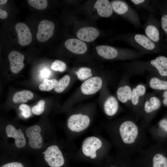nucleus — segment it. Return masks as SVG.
<instances>
[{"label": "nucleus", "mask_w": 167, "mask_h": 167, "mask_svg": "<svg viewBox=\"0 0 167 167\" xmlns=\"http://www.w3.org/2000/svg\"><path fill=\"white\" fill-rule=\"evenodd\" d=\"M145 128L131 120H126L120 124L118 133L122 153L133 156L149 145Z\"/></svg>", "instance_id": "obj_1"}, {"label": "nucleus", "mask_w": 167, "mask_h": 167, "mask_svg": "<svg viewBox=\"0 0 167 167\" xmlns=\"http://www.w3.org/2000/svg\"><path fill=\"white\" fill-rule=\"evenodd\" d=\"M157 145H149L137 155L139 158L149 164V167H167V157L158 151Z\"/></svg>", "instance_id": "obj_2"}, {"label": "nucleus", "mask_w": 167, "mask_h": 167, "mask_svg": "<svg viewBox=\"0 0 167 167\" xmlns=\"http://www.w3.org/2000/svg\"><path fill=\"white\" fill-rule=\"evenodd\" d=\"M42 153L44 154L45 161L51 167H60L64 164L62 153L56 145L48 147Z\"/></svg>", "instance_id": "obj_3"}, {"label": "nucleus", "mask_w": 167, "mask_h": 167, "mask_svg": "<svg viewBox=\"0 0 167 167\" xmlns=\"http://www.w3.org/2000/svg\"><path fill=\"white\" fill-rule=\"evenodd\" d=\"M90 123V119L87 115L81 114L71 116L67 122V126L71 131L79 132L87 128Z\"/></svg>", "instance_id": "obj_4"}, {"label": "nucleus", "mask_w": 167, "mask_h": 167, "mask_svg": "<svg viewBox=\"0 0 167 167\" xmlns=\"http://www.w3.org/2000/svg\"><path fill=\"white\" fill-rule=\"evenodd\" d=\"M102 145V142L99 138L93 136L88 137L82 143V152L85 156L94 159L97 156L96 151L101 147Z\"/></svg>", "instance_id": "obj_5"}, {"label": "nucleus", "mask_w": 167, "mask_h": 167, "mask_svg": "<svg viewBox=\"0 0 167 167\" xmlns=\"http://www.w3.org/2000/svg\"><path fill=\"white\" fill-rule=\"evenodd\" d=\"M54 28V25L52 21L47 20H41L38 26L37 39L41 42L47 41L53 36Z\"/></svg>", "instance_id": "obj_6"}, {"label": "nucleus", "mask_w": 167, "mask_h": 167, "mask_svg": "<svg viewBox=\"0 0 167 167\" xmlns=\"http://www.w3.org/2000/svg\"><path fill=\"white\" fill-rule=\"evenodd\" d=\"M41 129L37 125L32 126L26 130V134L29 138L28 143L33 149H40L42 146V138L40 134Z\"/></svg>", "instance_id": "obj_7"}, {"label": "nucleus", "mask_w": 167, "mask_h": 167, "mask_svg": "<svg viewBox=\"0 0 167 167\" xmlns=\"http://www.w3.org/2000/svg\"><path fill=\"white\" fill-rule=\"evenodd\" d=\"M101 79L97 76L91 78L85 81L81 85L82 92L85 95H91L96 92L102 85Z\"/></svg>", "instance_id": "obj_8"}, {"label": "nucleus", "mask_w": 167, "mask_h": 167, "mask_svg": "<svg viewBox=\"0 0 167 167\" xmlns=\"http://www.w3.org/2000/svg\"><path fill=\"white\" fill-rule=\"evenodd\" d=\"M19 44L22 46L29 44L32 41V35L28 26L24 23H19L15 26Z\"/></svg>", "instance_id": "obj_9"}, {"label": "nucleus", "mask_w": 167, "mask_h": 167, "mask_svg": "<svg viewBox=\"0 0 167 167\" xmlns=\"http://www.w3.org/2000/svg\"><path fill=\"white\" fill-rule=\"evenodd\" d=\"M8 57L11 70L13 73H17L23 68L24 56L22 54L17 51H12L9 54Z\"/></svg>", "instance_id": "obj_10"}, {"label": "nucleus", "mask_w": 167, "mask_h": 167, "mask_svg": "<svg viewBox=\"0 0 167 167\" xmlns=\"http://www.w3.org/2000/svg\"><path fill=\"white\" fill-rule=\"evenodd\" d=\"M6 131L8 137L15 138V144L17 147L21 148L25 146L26 140L24 135L20 129L17 130L14 126L8 125L6 127Z\"/></svg>", "instance_id": "obj_11"}, {"label": "nucleus", "mask_w": 167, "mask_h": 167, "mask_svg": "<svg viewBox=\"0 0 167 167\" xmlns=\"http://www.w3.org/2000/svg\"><path fill=\"white\" fill-rule=\"evenodd\" d=\"M66 48L72 53L77 54H82L87 51V47L82 41L77 39H69L65 43Z\"/></svg>", "instance_id": "obj_12"}, {"label": "nucleus", "mask_w": 167, "mask_h": 167, "mask_svg": "<svg viewBox=\"0 0 167 167\" xmlns=\"http://www.w3.org/2000/svg\"><path fill=\"white\" fill-rule=\"evenodd\" d=\"M99 34V32L96 28L92 27H87L79 29L76 35L80 40L89 42L95 40Z\"/></svg>", "instance_id": "obj_13"}, {"label": "nucleus", "mask_w": 167, "mask_h": 167, "mask_svg": "<svg viewBox=\"0 0 167 167\" xmlns=\"http://www.w3.org/2000/svg\"><path fill=\"white\" fill-rule=\"evenodd\" d=\"M94 8L96 9L98 14L101 17H107L111 15L113 9L109 1L98 0L96 2Z\"/></svg>", "instance_id": "obj_14"}, {"label": "nucleus", "mask_w": 167, "mask_h": 167, "mask_svg": "<svg viewBox=\"0 0 167 167\" xmlns=\"http://www.w3.org/2000/svg\"><path fill=\"white\" fill-rule=\"evenodd\" d=\"M98 55L106 59H113L117 56V50L111 46L107 45H100L96 47Z\"/></svg>", "instance_id": "obj_15"}, {"label": "nucleus", "mask_w": 167, "mask_h": 167, "mask_svg": "<svg viewBox=\"0 0 167 167\" xmlns=\"http://www.w3.org/2000/svg\"><path fill=\"white\" fill-rule=\"evenodd\" d=\"M118 103L116 99L113 96H110L105 101L104 109L105 114L109 116L115 114L118 110Z\"/></svg>", "instance_id": "obj_16"}, {"label": "nucleus", "mask_w": 167, "mask_h": 167, "mask_svg": "<svg viewBox=\"0 0 167 167\" xmlns=\"http://www.w3.org/2000/svg\"><path fill=\"white\" fill-rule=\"evenodd\" d=\"M151 64L157 70L161 75L167 76V58L161 56L151 61Z\"/></svg>", "instance_id": "obj_17"}, {"label": "nucleus", "mask_w": 167, "mask_h": 167, "mask_svg": "<svg viewBox=\"0 0 167 167\" xmlns=\"http://www.w3.org/2000/svg\"><path fill=\"white\" fill-rule=\"evenodd\" d=\"M33 97V93L29 90H24L15 92L12 98L13 101L15 103L26 102Z\"/></svg>", "instance_id": "obj_18"}, {"label": "nucleus", "mask_w": 167, "mask_h": 167, "mask_svg": "<svg viewBox=\"0 0 167 167\" xmlns=\"http://www.w3.org/2000/svg\"><path fill=\"white\" fill-rule=\"evenodd\" d=\"M132 91L130 87L125 86L119 88L117 91V95L118 100L122 103L126 102L131 99Z\"/></svg>", "instance_id": "obj_19"}, {"label": "nucleus", "mask_w": 167, "mask_h": 167, "mask_svg": "<svg viewBox=\"0 0 167 167\" xmlns=\"http://www.w3.org/2000/svg\"><path fill=\"white\" fill-rule=\"evenodd\" d=\"M161 102L157 97H152L149 101L145 102L144 105V110L147 113H150L157 110L161 106Z\"/></svg>", "instance_id": "obj_20"}, {"label": "nucleus", "mask_w": 167, "mask_h": 167, "mask_svg": "<svg viewBox=\"0 0 167 167\" xmlns=\"http://www.w3.org/2000/svg\"><path fill=\"white\" fill-rule=\"evenodd\" d=\"M134 39L137 43L148 50H152L155 47V44L144 35L137 34L135 36Z\"/></svg>", "instance_id": "obj_21"}, {"label": "nucleus", "mask_w": 167, "mask_h": 167, "mask_svg": "<svg viewBox=\"0 0 167 167\" xmlns=\"http://www.w3.org/2000/svg\"><path fill=\"white\" fill-rule=\"evenodd\" d=\"M146 91L145 87L142 85L139 84L134 88L132 91L131 102L135 105H137L139 102V98L140 96L144 95Z\"/></svg>", "instance_id": "obj_22"}, {"label": "nucleus", "mask_w": 167, "mask_h": 167, "mask_svg": "<svg viewBox=\"0 0 167 167\" xmlns=\"http://www.w3.org/2000/svg\"><path fill=\"white\" fill-rule=\"evenodd\" d=\"M113 10L118 14H123L128 10V6L124 2L119 0H115L111 2Z\"/></svg>", "instance_id": "obj_23"}, {"label": "nucleus", "mask_w": 167, "mask_h": 167, "mask_svg": "<svg viewBox=\"0 0 167 167\" xmlns=\"http://www.w3.org/2000/svg\"><path fill=\"white\" fill-rule=\"evenodd\" d=\"M58 82V81L55 79H45L43 82L39 86V89L43 91H50L56 87Z\"/></svg>", "instance_id": "obj_24"}, {"label": "nucleus", "mask_w": 167, "mask_h": 167, "mask_svg": "<svg viewBox=\"0 0 167 167\" xmlns=\"http://www.w3.org/2000/svg\"><path fill=\"white\" fill-rule=\"evenodd\" d=\"M150 87L155 89L167 90V81L160 80L158 78H152L149 82Z\"/></svg>", "instance_id": "obj_25"}, {"label": "nucleus", "mask_w": 167, "mask_h": 167, "mask_svg": "<svg viewBox=\"0 0 167 167\" xmlns=\"http://www.w3.org/2000/svg\"><path fill=\"white\" fill-rule=\"evenodd\" d=\"M145 33L152 41L156 42L159 40V33L157 29L153 25H149L146 28Z\"/></svg>", "instance_id": "obj_26"}, {"label": "nucleus", "mask_w": 167, "mask_h": 167, "mask_svg": "<svg viewBox=\"0 0 167 167\" xmlns=\"http://www.w3.org/2000/svg\"><path fill=\"white\" fill-rule=\"evenodd\" d=\"M70 81V78L67 75L63 76L58 81L54 91L60 93L63 92L69 84Z\"/></svg>", "instance_id": "obj_27"}, {"label": "nucleus", "mask_w": 167, "mask_h": 167, "mask_svg": "<svg viewBox=\"0 0 167 167\" xmlns=\"http://www.w3.org/2000/svg\"><path fill=\"white\" fill-rule=\"evenodd\" d=\"M78 78L81 80H84L91 77L92 74L90 68L87 67H81L75 72Z\"/></svg>", "instance_id": "obj_28"}, {"label": "nucleus", "mask_w": 167, "mask_h": 167, "mask_svg": "<svg viewBox=\"0 0 167 167\" xmlns=\"http://www.w3.org/2000/svg\"><path fill=\"white\" fill-rule=\"evenodd\" d=\"M28 2L30 6L39 10H43L47 5L46 0H28Z\"/></svg>", "instance_id": "obj_29"}, {"label": "nucleus", "mask_w": 167, "mask_h": 167, "mask_svg": "<svg viewBox=\"0 0 167 167\" xmlns=\"http://www.w3.org/2000/svg\"><path fill=\"white\" fill-rule=\"evenodd\" d=\"M51 68L54 71L63 72L66 70V66L64 62L61 60H56L52 63Z\"/></svg>", "instance_id": "obj_30"}, {"label": "nucleus", "mask_w": 167, "mask_h": 167, "mask_svg": "<svg viewBox=\"0 0 167 167\" xmlns=\"http://www.w3.org/2000/svg\"><path fill=\"white\" fill-rule=\"evenodd\" d=\"M45 102L43 100H40L37 104L32 108L33 113L37 115L41 114L44 111Z\"/></svg>", "instance_id": "obj_31"}, {"label": "nucleus", "mask_w": 167, "mask_h": 167, "mask_svg": "<svg viewBox=\"0 0 167 167\" xmlns=\"http://www.w3.org/2000/svg\"><path fill=\"white\" fill-rule=\"evenodd\" d=\"M19 109L22 111V114L25 118H28L31 115L30 108L27 105L22 104L19 105Z\"/></svg>", "instance_id": "obj_32"}, {"label": "nucleus", "mask_w": 167, "mask_h": 167, "mask_svg": "<svg viewBox=\"0 0 167 167\" xmlns=\"http://www.w3.org/2000/svg\"><path fill=\"white\" fill-rule=\"evenodd\" d=\"M159 128L167 133V119H164L161 120L158 123Z\"/></svg>", "instance_id": "obj_33"}, {"label": "nucleus", "mask_w": 167, "mask_h": 167, "mask_svg": "<svg viewBox=\"0 0 167 167\" xmlns=\"http://www.w3.org/2000/svg\"><path fill=\"white\" fill-rule=\"evenodd\" d=\"M161 25L162 29L167 34V15H164L162 17Z\"/></svg>", "instance_id": "obj_34"}, {"label": "nucleus", "mask_w": 167, "mask_h": 167, "mask_svg": "<svg viewBox=\"0 0 167 167\" xmlns=\"http://www.w3.org/2000/svg\"><path fill=\"white\" fill-rule=\"evenodd\" d=\"M1 167H24V166L21 163L13 162L5 164Z\"/></svg>", "instance_id": "obj_35"}, {"label": "nucleus", "mask_w": 167, "mask_h": 167, "mask_svg": "<svg viewBox=\"0 0 167 167\" xmlns=\"http://www.w3.org/2000/svg\"><path fill=\"white\" fill-rule=\"evenodd\" d=\"M50 74L49 70L46 68L42 69L40 71L41 75L43 78H46L48 77Z\"/></svg>", "instance_id": "obj_36"}, {"label": "nucleus", "mask_w": 167, "mask_h": 167, "mask_svg": "<svg viewBox=\"0 0 167 167\" xmlns=\"http://www.w3.org/2000/svg\"><path fill=\"white\" fill-rule=\"evenodd\" d=\"M7 12L4 10L0 9V18L1 19H5L7 17Z\"/></svg>", "instance_id": "obj_37"}, {"label": "nucleus", "mask_w": 167, "mask_h": 167, "mask_svg": "<svg viewBox=\"0 0 167 167\" xmlns=\"http://www.w3.org/2000/svg\"><path fill=\"white\" fill-rule=\"evenodd\" d=\"M163 96L164 98L163 100V103L165 105L167 106V90L164 92Z\"/></svg>", "instance_id": "obj_38"}, {"label": "nucleus", "mask_w": 167, "mask_h": 167, "mask_svg": "<svg viewBox=\"0 0 167 167\" xmlns=\"http://www.w3.org/2000/svg\"><path fill=\"white\" fill-rule=\"evenodd\" d=\"M135 4H138L143 2L144 0H131Z\"/></svg>", "instance_id": "obj_39"}, {"label": "nucleus", "mask_w": 167, "mask_h": 167, "mask_svg": "<svg viewBox=\"0 0 167 167\" xmlns=\"http://www.w3.org/2000/svg\"><path fill=\"white\" fill-rule=\"evenodd\" d=\"M7 1V0H0V4L2 5L6 3Z\"/></svg>", "instance_id": "obj_40"}, {"label": "nucleus", "mask_w": 167, "mask_h": 167, "mask_svg": "<svg viewBox=\"0 0 167 167\" xmlns=\"http://www.w3.org/2000/svg\"><path fill=\"white\" fill-rule=\"evenodd\" d=\"M109 167H116L114 166H110Z\"/></svg>", "instance_id": "obj_41"}]
</instances>
